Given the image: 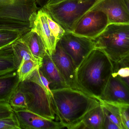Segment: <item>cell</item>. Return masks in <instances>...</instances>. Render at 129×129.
Returning a JSON list of instances; mask_svg holds the SVG:
<instances>
[{
    "label": "cell",
    "instance_id": "cell-18",
    "mask_svg": "<svg viewBox=\"0 0 129 129\" xmlns=\"http://www.w3.org/2000/svg\"><path fill=\"white\" fill-rule=\"evenodd\" d=\"M17 70L12 44L0 48V75Z\"/></svg>",
    "mask_w": 129,
    "mask_h": 129
},
{
    "label": "cell",
    "instance_id": "cell-23",
    "mask_svg": "<svg viewBox=\"0 0 129 129\" xmlns=\"http://www.w3.org/2000/svg\"><path fill=\"white\" fill-rule=\"evenodd\" d=\"M9 104L14 111L27 110L25 97L18 87L12 94Z\"/></svg>",
    "mask_w": 129,
    "mask_h": 129
},
{
    "label": "cell",
    "instance_id": "cell-25",
    "mask_svg": "<svg viewBox=\"0 0 129 129\" xmlns=\"http://www.w3.org/2000/svg\"><path fill=\"white\" fill-rule=\"evenodd\" d=\"M0 129H21L14 112L11 116L0 119Z\"/></svg>",
    "mask_w": 129,
    "mask_h": 129
},
{
    "label": "cell",
    "instance_id": "cell-26",
    "mask_svg": "<svg viewBox=\"0 0 129 129\" xmlns=\"http://www.w3.org/2000/svg\"><path fill=\"white\" fill-rule=\"evenodd\" d=\"M47 19L48 25L52 33L56 38L58 41H59L66 31L60 25L52 18L48 12L47 14Z\"/></svg>",
    "mask_w": 129,
    "mask_h": 129
},
{
    "label": "cell",
    "instance_id": "cell-10",
    "mask_svg": "<svg viewBox=\"0 0 129 129\" xmlns=\"http://www.w3.org/2000/svg\"><path fill=\"white\" fill-rule=\"evenodd\" d=\"M47 12L40 8L31 22V30L37 33L41 38L48 53L51 57L55 52L59 41L51 30L47 19Z\"/></svg>",
    "mask_w": 129,
    "mask_h": 129
},
{
    "label": "cell",
    "instance_id": "cell-32",
    "mask_svg": "<svg viewBox=\"0 0 129 129\" xmlns=\"http://www.w3.org/2000/svg\"><path fill=\"white\" fill-rule=\"evenodd\" d=\"M120 78L123 80V81L126 84V85L128 86L129 88V76L126 77V78H121V77Z\"/></svg>",
    "mask_w": 129,
    "mask_h": 129
},
{
    "label": "cell",
    "instance_id": "cell-20",
    "mask_svg": "<svg viewBox=\"0 0 129 129\" xmlns=\"http://www.w3.org/2000/svg\"><path fill=\"white\" fill-rule=\"evenodd\" d=\"M100 101L105 114L120 129H124L118 106L116 104L107 103L101 100Z\"/></svg>",
    "mask_w": 129,
    "mask_h": 129
},
{
    "label": "cell",
    "instance_id": "cell-17",
    "mask_svg": "<svg viewBox=\"0 0 129 129\" xmlns=\"http://www.w3.org/2000/svg\"><path fill=\"white\" fill-rule=\"evenodd\" d=\"M104 112L101 104L88 113L77 129H104Z\"/></svg>",
    "mask_w": 129,
    "mask_h": 129
},
{
    "label": "cell",
    "instance_id": "cell-5",
    "mask_svg": "<svg viewBox=\"0 0 129 129\" xmlns=\"http://www.w3.org/2000/svg\"><path fill=\"white\" fill-rule=\"evenodd\" d=\"M18 88L25 97L27 110L47 119H55L52 92L47 90L37 80L33 72L25 80L20 82Z\"/></svg>",
    "mask_w": 129,
    "mask_h": 129
},
{
    "label": "cell",
    "instance_id": "cell-33",
    "mask_svg": "<svg viewBox=\"0 0 129 129\" xmlns=\"http://www.w3.org/2000/svg\"><path fill=\"white\" fill-rule=\"evenodd\" d=\"M63 1V0H50L47 5L56 4V3H59V2Z\"/></svg>",
    "mask_w": 129,
    "mask_h": 129
},
{
    "label": "cell",
    "instance_id": "cell-11",
    "mask_svg": "<svg viewBox=\"0 0 129 129\" xmlns=\"http://www.w3.org/2000/svg\"><path fill=\"white\" fill-rule=\"evenodd\" d=\"M51 58L68 86L73 89L79 90L76 82V67L59 42Z\"/></svg>",
    "mask_w": 129,
    "mask_h": 129
},
{
    "label": "cell",
    "instance_id": "cell-30",
    "mask_svg": "<svg viewBox=\"0 0 129 129\" xmlns=\"http://www.w3.org/2000/svg\"><path fill=\"white\" fill-rule=\"evenodd\" d=\"M104 114V129H120L119 128L116 124L109 119L105 113Z\"/></svg>",
    "mask_w": 129,
    "mask_h": 129
},
{
    "label": "cell",
    "instance_id": "cell-21",
    "mask_svg": "<svg viewBox=\"0 0 129 129\" xmlns=\"http://www.w3.org/2000/svg\"><path fill=\"white\" fill-rule=\"evenodd\" d=\"M42 63L33 60H23L17 70L20 82H23Z\"/></svg>",
    "mask_w": 129,
    "mask_h": 129
},
{
    "label": "cell",
    "instance_id": "cell-4",
    "mask_svg": "<svg viewBox=\"0 0 129 129\" xmlns=\"http://www.w3.org/2000/svg\"><path fill=\"white\" fill-rule=\"evenodd\" d=\"M98 0H63L44 8L51 17L64 29L72 32L79 20L90 11Z\"/></svg>",
    "mask_w": 129,
    "mask_h": 129
},
{
    "label": "cell",
    "instance_id": "cell-7",
    "mask_svg": "<svg viewBox=\"0 0 129 129\" xmlns=\"http://www.w3.org/2000/svg\"><path fill=\"white\" fill-rule=\"evenodd\" d=\"M59 42L71 58L76 69L88 54L95 48L92 39L70 32H65Z\"/></svg>",
    "mask_w": 129,
    "mask_h": 129
},
{
    "label": "cell",
    "instance_id": "cell-35",
    "mask_svg": "<svg viewBox=\"0 0 129 129\" xmlns=\"http://www.w3.org/2000/svg\"><path fill=\"white\" fill-rule=\"evenodd\" d=\"M81 1H88V0H80ZM98 1H100V0H98Z\"/></svg>",
    "mask_w": 129,
    "mask_h": 129
},
{
    "label": "cell",
    "instance_id": "cell-3",
    "mask_svg": "<svg viewBox=\"0 0 129 129\" xmlns=\"http://www.w3.org/2000/svg\"><path fill=\"white\" fill-rule=\"evenodd\" d=\"M95 48L104 51L114 69L129 66V23L110 24L93 39Z\"/></svg>",
    "mask_w": 129,
    "mask_h": 129
},
{
    "label": "cell",
    "instance_id": "cell-1",
    "mask_svg": "<svg viewBox=\"0 0 129 129\" xmlns=\"http://www.w3.org/2000/svg\"><path fill=\"white\" fill-rule=\"evenodd\" d=\"M114 71V64L107 55L95 48L76 69L78 89L99 100Z\"/></svg>",
    "mask_w": 129,
    "mask_h": 129
},
{
    "label": "cell",
    "instance_id": "cell-9",
    "mask_svg": "<svg viewBox=\"0 0 129 129\" xmlns=\"http://www.w3.org/2000/svg\"><path fill=\"white\" fill-rule=\"evenodd\" d=\"M91 10L105 13L109 24L129 23V12L124 0H100Z\"/></svg>",
    "mask_w": 129,
    "mask_h": 129
},
{
    "label": "cell",
    "instance_id": "cell-29",
    "mask_svg": "<svg viewBox=\"0 0 129 129\" xmlns=\"http://www.w3.org/2000/svg\"><path fill=\"white\" fill-rule=\"evenodd\" d=\"M114 75L121 78H126L129 76V66H123L114 70L113 73Z\"/></svg>",
    "mask_w": 129,
    "mask_h": 129
},
{
    "label": "cell",
    "instance_id": "cell-15",
    "mask_svg": "<svg viewBox=\"0 0 129 129\" xmlns=\"http://www.w3.org/2000/svg\"><path fill=\"white\" fill-rule=\"evenodd\" d=\"M19 39L26 45L34 57L42 62V58L48 52L39 35L31 30L22 36Z\"/></svg>",
    "mask_w": 129,
    "mask_h": 129
},
{
    "label": "cell",
    "instance_id": "cell-8",
    "mask_svg": "<svg viewBox=\"0 0 129 129\" xmlns=\"http://www.w3.org/2000/svg\"><path fill=\"white\" fill-rule=\"evenodd\" d=\"M108 25V19L105 13L99 11L91 10L79 20L72 33L93 40L101 34Z\"/></svg>",
    "mask_w": 129,
    "mask_h": 129
},
{
    "label": "cell",
    "instance_id": "cell-28",
    "mask_svg": "<svg viewBox=\"0 0 129 129\" xmlns=\"http://www.w3.org/2000/svg\"><path fill=\"white\" fill-rule=\"evenodd\" d=\"M14 111L8 103L0 102V119L11 116Z\"/></svg>",
    "mask_w": 129,
    "mask_h": 129
},
{
    "label": "cell",
    "instance_id": "cell-2",
    "mask_svg": "<svg viewBox=\"0 0 129 129\" xmlns=\"http://www.w3.org/2000/svg\"><path fill=\"white\" fill-rule=\"evenodd\" d=\"M52 107L57 119L69 129H77L85 116L101 105L99 100L70 88L51 91Z\"/></svg>",
    "mask_w": 129,
    "mask_h": 129
},
{
    "label": "cell",
    "instance_id": "cell-16",
    "mask_svg": "<svg viewBox=\"0 0 129 129\" xmlns=\"http://www.w3.org/2000/svg\"><path fill=\"white\" fill-rule=\"evenodd\" d=\"M20 82L17 70L0 75V102L9 104Z\"/></svg>",
    "mask_w": 129,
    "mask_h": 129
},
{
    "label": "cell",
    "instance_id": "cell-24",
    "mask_svg": "<svg viewBox=\"0 0 129 129\" xmlns=\"http://www.w3.org/2000/svg\"><path fill=\"white\" fill-rule=\"evenodd\" d=\"M23 35L18 31L0 30V48L13 44Z\"/></svg>",
    "mask_w": 129,
    "mask_h": 129
},
{
    "label": "cell",
    "instance_id": "cell-22",
    "mask_svg": "<svg viewBox=\"0 0 129 129\" xmlns=\"http://www.w3.org/2000/svg\"><path fill=\"white\" fill-rule=\"evenodd\" d=\"M1 30L18 31L24 35L31 30V27L30 23L0 19Z\"/></svg>",
    "mask_w": 129,
    "mask_h": 129
},
{
    "label": "cell",
    "instance_id": "cell-31",
    "mask_svg": "<svg viewBox=\"0 0 129 129\" xmlns=\"http://www.w3.org/2000/svg\"><path fill=\"white\" fill-rule=\"evenodd\" d=\"M50 0H36L37 5L39 8H43L48 4Z\"/></svg>",
    "mask_w": 129,
    "mask_h": 129
},
{
    "label": "cell",
    "instance_id": "cell-27",
    "mask_svg": "<svg viewBox=\"0 0 129 129\" xmlns=\"http://www.w3.org/2000/svg\"><path fill=\"white\" fill-rule=\"evenodd\" d=\"M116 104L119 109L124 129H129V104Z\"/></svg>",
    "mask_w": 129,
    "mask_h": 129
},
{
    "label": "cell",
    "instance_id": "cell-34",
    "mask_svg": "<svg viewBox=\"0 0 129 129\" xmlns=\"http://www.w3.org/2000/svg\"><path fill=\"white\" fill-rule=\"evenodd\" d=\"M124 1L129 12V0H124Z\"/></svg>",
    "mask_w": 129,
    "mask_h": 129
},
{
    "label": "cell",
    "instance_id": "cell-6",
    "mask_svg": "<svg viewBox=\"0 0 129 129\" xmlns=\"http://www.w3.org/2000/svg\"><path fill=\"white\" fill-rule=\"evenodd\" d=\"M39 8L36 0H0V19L30 23Z\"/></svg>",
    "mask_w": 129,
    "mask_h": 129
},
{
    "label": "cell",
    "instance_id": "cell-12",
    "mask_svg": "<svg viewBox=\"0 0 129 129\" xmlns=\"http://www.w3.org/2000/svg\"><path fill=\"white\" fill-rule=\"evenodd\" d=\"M129 104V88L121 78L112 73L99 101Z\"/></svg>",
    "mask_w": 129,
    "mask_h": 129
},
{
    "label": "cell",
    "instance_id": "cell-14",
    "mask_svg": "<svg viewBox=\"0 0 129 129\" xmlns=\"http://www.w3.org/2000/svg\"><path fill=\"white\" fill-rule=\"evenodd\" d=\"M39 69L50 83V88L51 91L69 88L48 53L42 58Z\"/></svg>",
    "mask_w": 129,
    "mask_h": 129
},
{
    "label": "cell",
    "instance_id": "cell-13",
    "mask_svg": "<svg viewBox=\"0 0 129 129\" xmlns=\"http://www.w3.org/2000/svg\"><path fill=\"white\" fill-rule=\"evenodd\" d=\"M13 111L21 129H60L65 128L59 122L45 118L28 110Z\"/></svg>",
    "mask_w": 129,
    "mask_h": 129
},
{
    "label": "cell",
    "instance_id": "cell-19",
    "mask_svg": "<svg viewBox=\"0 0 129 129\" xmlns=\"http://www.w3.org/2000/svg\"><path fill=\"white\" fill-rule=\"evenodd\" d=\"M14 53V63L17 69L20 65L23 60H32L42 63L36 60L26 45L19 39H17L12 44Z\"/></svg>",
    "mask_w": 129,
    "mask_h": 129
}]
</instances>
